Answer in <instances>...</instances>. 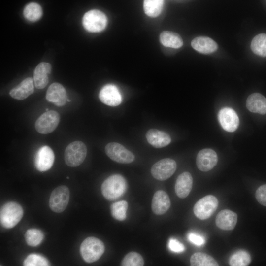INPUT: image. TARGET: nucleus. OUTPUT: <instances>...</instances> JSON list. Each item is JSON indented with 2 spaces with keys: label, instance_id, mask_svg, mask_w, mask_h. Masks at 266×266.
Listing matches in <instances>:
<instances>
[{
  "label": "nucleus",
  "instance_id": "nucleus-31",
  "mask_svg": "<svg viewBox=\"0 0 266 266\" xmlns=\"http://www.w3.org/2000/svg\"><path fill=\"white\" fill-rule=\"evenodd\" d=\"M128 207V202L125 200L119 201L112 203L110 206L112 216L118 221L125 220Z\"/></svg>",
  "mask_w": 266,
  "mask_h": 266
},
{
  "label": "nucleus",
  "instance_id": "nucleus-32",
  "mask_svg": "<svg viewBox=\"0 0 266 266\" xmlns=\"http://www.w3.org/2000/svg\"><path fill=\"white\" fill-rule=\"evenodd\" d=\"M144 264V260L140 254L135 252H131L124 257L121 266H142Z\"/></svg>",
  "mask_w": 266,
  "mask_h": 266
},
{
  "label": "nucleus",
  "instance_id": "nucleus-12",
  "mask_svg": "<svg viewBox=\"0 0 266 266\" xmlns=\"http://www.w3.org/2000/svg\"><path fill=\"white\" fill-rule=\"evenodd\" d=\"M218 156L211 149H203L199 151L196 158V164L199 170L206 172L212 169L217 164Z\"/></svg>",
  "mask_w": 266,
  "mask_h": 266
},
{
  "label": "nucleus",
  "instance_id": "nucleus-4",
  "mask_svg": "<svg viewBox=\"0 0 266 266\" xmlns=\"http://www.w3.org/2000/svg\"><path fill=\"white\" fill-rule=\"evenodd\" d=\"M87 149L85 144L80 141H75L69 144L65 151V160L70 167H76L85 160Z\"/></svg>",
  "mask_w": 266,
  "mask_h": 266
},
{
  "label": "nucleus",
  "instance_id": "nucleus-22",
  "mask_svg": "<svg viewBox=\"0 0 266 266\" xmlns=\"http://www.w3.org/2000/svg\"><path fill=\"white\" fill-rule=\"evenodd\" d=\"M191 46L195 50L204 54L212 53L218 48L216 42L206 36L195 37L191 42Z\"/></svg>",
  "mask_w": 266,
  "mask_h": 266
},
{
  "label": "nucleus",
  "instance_id": "nucleus-11",
  "mask_svg": "<svg viewBox=\"0 0 266 266\" xmlns=\"http://www.w3.org/2000/svg\"><path fill=\"white\" fill-rule=\"evenodd\" d=\"M218 120L223 129L229 132L237 129L239 120L235 111L229 107L222 108L218 113Z\"/></svg>",
  "mask_w": 266,
  "mask_h": 266
},
{
  "label": "nucleus",
  "instance_id": "nucleus-9",
  "mask_svg": "<svg viewBox=\"0 0 266 266\" xmlns=\"http://www.w3.org/2000/svg\"><path fill=\"white\" fill-rule=\"evenodd\" d=\"M176 162L170 158L163 159L155 163L151 168L152 175L155 179L164 181L170 178L176 171Z\"/></svg>",
  "mask_w": 266,
  "mask_h": 266
},
{
  "label": "nucleus",
  "instance_id": "nucleus-26",
  "mask_svg": "<svg viewBox=\"0 0 266 266\" xmlns=\"http://www.w3.org/2000/svg\"><path fill=\"white\" fill-rule=\"evenodd\" d=\"M251 262L250 254L244 250H238L229 258V264L231 266H247Z\"/></svg>",
  "mask_w": 266,
  "mask_h": 266
},
{
  "label": "nucleus",
  "instance_id": "nucleus-30",
  "mask_svg": "<svg viewBox=\"0 0 266 266\" xmlns=\"http://www.w3.org/2000/svg\"><path fill=\"white\" fill-rule=\"evenodd\" d=\"M44 237L43 232L37 229H30L27 230L25 238L27 244L32 247L38 246Z\"/></svg>",
  "mask_w": 266,
  "mask_h": 266
},
{
  "label": "nucleus",
  "instance_id": "nucleus-33",
  "mask_svg": "<svg viewBox=\"0 0 266 266\" xmlns=\"http://www.w3.org/2000/svg\"><path fill=\"white\" fill-rule=\"evenodd\" d=\"M25 266H50L48 260L44 256L38 254L29 255L23 262Z\"/></svg>",
  "mask_w": 266,
  "mask_h": 266
},
{
  "label": "nucleus",
  "instance_id": "nucleus-8",
  "mask_svg": "<svg viewBox=\"0 0 266 266\" xmlns=\"http://www.w3.org/2000/svg\"><path fill=\"white\" fill-rule=\"evenodd\" d=\"M106 155L112 160L121 164H129L135 159L134 154L117 142L108 143L105 147Z\"/></svg>",
  "mask_w": 266,
  "mask_h": 266
},
{
  "label": "nucleus",
  "instance_id": "nucleus-25",
  "mask_svg": "<svg viewBox=\"0 0 266 266\" xmlns=\"http://www.w3.org/2000/svg\"><path fill=\"white\" fill-rule=\"evenodd\" d=\"M192 266H218V262L210 255L202 252L193 254L190 259Z\"/></svg>",
  "mask_w": 266,
  "mask_h": 266
},
{
  "label": "nucleus",
  "instance_id": "nucleus-29",
  "mask_svg": "<svg viewBox=\"0 0 266 266\" xmlns=\"http://www.w3.org/2000/svg\"><path fill=\"white\" fill-rule=\"evenodd\" d=\"M23 14L27 20L31 22L36 21L42 17V8L37 3H29L25 6L23 11Z\"/></svg>",
  "mask_w": 266,
  "mask_h": 266
},
{
  "label": "nucleus",
  "instance_id": "nucleus-24",
  "mask_svg": "<svg viewBox=\"0 0 266 266\" xmlns=\"http://www.w3.org/2000/svg\"><path fill=\"white\" fill-rule=\"evenodd\" d=\"M160 41L164 46L176 49L181 47L183 44L181 37L178 33L167 31L161 33Z\"/></svg>",
  "mask_w": 266,
  "mask_h": 266
},
{
  "label": "nucleus",
  "instance_id": "nucleus-1",
  "mask_svg": "<svg viewBox=\"0 0 266 266\" xmlns=\"http://www.w3.org/2000/svg\"><path fill=\"white\" fill-rule=\"evenodd\" d=\"M128 189L126 179L121 175L115 174L106 179L101 186L103 196L108 200H115L123 196Z\"/></svg>",
  "mask_w": 266,
  "mask_h": 266
},
{
  "label": "nucleus",
  "instance_id": "nucleus-36",
  "mask_svg": "<svg viewBox=\"0 0 266 266\" xmlns=\"http://www.w3.org/2000/svg\"><path fill=\"white\" fill-rule=\"evenodd\" d=\"M188 239L192 243L198 246L203 245L205 242V240L202 236L194 233H188Z\"/></svg>",
  "mask_w": 266,
  "mask_h": 266
},
{
  "label": "nucleus",
  "instance_id": "nucleus-7",
  "mask_svg": "<svg viewBox=\"0 0 266 266\" xmlns=\"http://www.w3.org/2000/svg\"><path fill=\"white\" fill-rule=\"evenodd\" d=\"M69 200V190L67 187L61 185L52 192L49 199V207L56 213L64 211Z\"/></svg>",
  "mask_w": 266,
  "mask_h": 266
},
{
  "label": "nucleus",
  "instance_id": "nucleus-28",
  "mask_svg": "<svg viewBox=\"0 0 266 266\" xmlns=\"http://www.w3.org/2000/svg\"><path fill=\"white\" fill-rule=\"evenodd\" d=\"M251 49L256 55L266 57V34L260 33L255 36L251 41Z\"/></svg>",
  "mask_w": 266,
  "mask_h": 266
},
{
  "label": "nucleus",
  "instance_id": "nucleus-23",
  "mask_svg": "<svg viewBox=\"0 0 266 266\" xmlns=\"http://www.w3.org/2000/svg\"><path fill=\"white\" fill-rule=\"evenodd\" d=\"M246 107L251 112L260 114H266V99L262 94L255 93L247 99Z\"/></svg>",
  "mask_w": 266,
  "mask_h": 266
},
{
  "label": "nucleus",
  "instance_id": "nucleus-21",
  "mask_svg": "<svg viewBox=\"0 0 266 266\" xmlns=\"http://www.w3.org/2000/svg\"><path fill=\"white\" fill-rule=\"evenodd\" d=\"M34 91L33 79L28 77L24 79L19 85L13 88L9 92L13 98L22 100L27 98Z\"/></svg>",
  "mask_w": 266,
  "mask_h": 266
},
{
  "label": "nucleus",
  "instance_id": "nucleus-10",
  "mask_svg": "<svg viewBox=\"0 0 266 266\" xmlns=\"http://www.w3.org/2000/svg\"><path fill=\"white\" fill-rule=\"evenodd\" d=\"M60 117L59 113L53 110H48L43 113L36 120L35 128L41 134H48L57 127Z\"/></svg>",
  "mask_w": 266,
  "mask_h": 266
},
{
  "label": "nucleus",
  "instance_id": "nucleus-27",
  "mask_svg": "<svg viewBox=\"0 0 266 266\" xmlns=\"http://www.w3.org/2000/svg\"><path fill=\"white\" fill-rule=\"evenodd\" d=\"M164 3V0H144V11L149 17H157L162 10Z\"/></svg>",
  "mask_w": 266,
  "mask_h": 266
},
{
  "label": "nucleus",
  "instance_id": "nucleus-6",
  "mask_svg": "<svg viewBox=\"0 0 266 266\" xmlns=\"http://www.w3.org/2000/svg\"><path fill=\"white\" fill-rule=\"evenodd\" d=\"M219 204L218 199L212 195H207L195 204L193 212L199 219L204 220L210 218L216 210Z\"/></svg>",
  "mask_w": 266,
  "mask_h": 266
},
{
  "label": "nucleus",
  "instance_id": "nucleus-14",
  "mask_svg": "<svg viewBox=\"0 0 266 266\" xmlns=\"http://www.w3.org/2000/svg\"><path fill=\"white\" fill-rule=\"evenodd\" d=\"M99 97L104 104L116 106L122 102V96L118 88L113 84H107L100 90Z\"/></svg>",
  "mask_w": 266,
  "mask_h": 266
},
{
  "label": "nucleus",
  "instance_id": "nucleus-34",
  "mask_svg": "<svg viewBox=\"0 0 266 266\" xmlns=\"http://www.w3.org/2000/svg\"><path fill=\"white\" fill-rule=\"evenodd\" d=\"M255 197L259 203L266 206V184L261 185L257 189Z\"/></svg>",
  "mask_w": 266,
  "mask_h": 266
},
{
  "label": "nucleus",
  "instance_id": "nucleus-3",
  "mask_svg": "<svg viewBox=\"0 0 266 266\" xmlns=\"http://www.w3.org/2000/svg\"><path fill=\"white\" fill-rule=\"evenodd\" d=\"M104 251L105 246L102 241L92 236L84 239L80 247L82 257L88 263H92L98 260Z\"/></svg>",
  "mask_w": 266,
  "mask_h": 266
},
{
  "label": "nucleus",
  "instance_id": "nucleus-35",
  "mask_svg": "<svg viewBox=\"0 0 266 266\" xmlns=\"http://www.w3.org/2000/svg\"><path fill=\"white\" fill-rule=\"evenodd\" d=\"M168 247L171 251L175 253H181L185 250L184 245L174 238H170L169 240Z\"/></svg>",
  "mask_w": 266,
  "mask_h": 266
},
{
  "label": "nucleus",
  "instance_id": "nucleus-15",
  "mask_svg": "<svg viewBox=\"0 0 266 266\" xmlns=\"http://www.w3.org/2000/svg\"><path fill=\"white\" fill-rule=\"evenodd\" d=\"M46 99L57 106H64L68 99L65 88L61 84L56 82L52 83L48 87Z\"/></svg>",
  "mask_w": 266,
  "mask_h": 266
},
{
  "label": "nucleus",
  "instance_id": "nucleus-13",
  "mask_svg": "<svg viewBox=\"0 0 266 266\" xmlns=\"http://www.w3.org/2000/svg\"><path fill=\"white\" fill-rule=\"evenodd\" d=\"M55 156L52 149L48 146H43L37 151L35 158L36 169L41 172L51 168L54 162Z\"/></svg>",
  "mask_w": 266,
  "mask_h": 266
},
{
  "label": "nucleus",
  "instance_id": "nucleus-16",
  "mask_svg": "<svg viewBox=\"0 0 266 266\" xmlns=\"http://www.w3.org/2000/svg\"><path fill=\"white\" fill-rule=\"evenodd\" d=\"M237 214L229 209L220 211L216 216L215 223L218 228L223 230H233L237 223Z\"/></svg>",
  "mask_w": 266,
  "mask_h": 266
},
{
  "label": "nucleus",
  "instance_id": "nucleus-18",
  "mask_svg": "<svg viewBox=\"0 0 266 266\" xmlns=\"http://www.w3.org/2000/svg\"><path fill=\"white\" fill-rule=\"evenodd\" d=\"M145 136L148 142L156 148H160L168 145L171 140L168 134L155 129L148 130Z\"/></svg>",
  "mask_w": 266,
  "mask_h": 266
},
{
  "label": "nucleus",
  "instance_id": "nucleus-19",
  "mask_svg": "<svg viewBox=\"0 0 266 266\" xmlns=\"http://www.w3.org/2000/svg\"><path fill=\"white\" fill-rule=\"evenodd\" d=\"M193 186V178L188 172H184L180 174L176 181L175 191L180 198L184 199L190 194Z\"/></svg>",
  "mask_w": 266,
  "mask_h": 266
},
{
  "label": "nucleus",
  "instance_id": "nucleus-5",
  "mask_svg": "<svg viewBox=\"0 0 266 266\" xmlns=\"http://www.w3.org/2000/svg\"><path fill=\"white\" fill-rule=\"evenodd\" d=\"M107 19L104 13L99 10H91L83 16L82 24L84 28L92 33L100 32L106 27Z\"/></svg>",
  "mask_w": 266,
  "mask_h": 266
},
{
  "label": "nucleus",
  "instance_id": "nucleus-2",
  "mask_svg": "<svg viewBox=\"0 0 266 266\" xmlns=\"http://www.w3.org/2000/svg\"><path fill=\"white\" fill-rule=\"evenodd\" d=\"M23 215V209L19 203L13 201L6 202L0 208V224L4 228H12L20 222Z\"/></svg>",
  "mask_w": 266,
  "mask_h": 266
},
{
  "label": "nucleus",
  "instance_id": "nucleus-17",
  "mask_svg": "<svg viewBox=\"0 0 266 266\" xmlns=\"http://www.w3.org/2000/svg\"><path fill=\"white\" fill-rule=\"evenodd\" d=\"M170 205L169 197L166 192L158 190L155 193L151 204L152 210L154 214L160 215L165 213Z\"/></svg>",
  "mask_w": 266,
  "mask_h": 266
},
{
  "label": "nucleus",
  "instance_id": "nucleus-20",
  "mask_svg": "<svg viewBox=\"0 0 266 266\" xmlns=\"http://www.w3.org/2000/svg\"><path fill=\"white\" fill-rule=\"evenodd\" d=\"M51 70V66L48 63L41 62L36 66L34 71L33 81L37 89H42L46 86Z\"/></svg>",
  "mask_w": 266,
  "mask_h": 266
}]
</instances>
